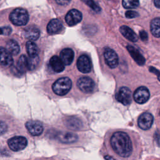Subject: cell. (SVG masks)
<instances>
[{"label": "cell", "mask_w": 160, "mask_h": 160, "mask_svg": "<svg viewBox=\"0 0 160 160\" xmlns=\"http://www.w3.org/2000/svg\"><path fill=\"white\" fill-rule=\"evenodd\" d=\"M8 130V126L7 124L3 122L0 121V136L4 134Z\"/></svg>", "instance_id": "31"}, {"label": "cell", "mask_w": 160, "mask_h": 160, "mask_svg": "<svg viewBox=\"0 0 160 160\" xmlns=\"http://www.w3.org/2000/svg\"><path fill=\"white\" fill-rule=\"evenodd\" d=\"M64 123L66 126L72 130H79L82 127V121L78 118L71 116L66 119Z\"/></svg>", "instance_id": "18"}, {"label": "cell", "mask_w": 160, "mask_h": 160, "mask_svg": "<svg viewBox=\"0 0 160 160\" xmlns=\"http://www.w3.org/2000/svg\"><path fill=\"white\" fill-rule=\"evenodd\" d=\"M108 142L112 152L122 160L130 159L134 154V142L128 131H114L111 134Z\"/></svg>", "instance_id": "1"}, {"label": "cell", "mask_w": 160, "mask_h": 160, "mask_svg": "<svg viewBox=\"0 0 160 160\" xmlns=\"http://www.w3.org/2000/svg\"><path fill=\"white\" fill-rule=\"evenodd\" d=\"M12 29L9 26H5L2 28H0V35H5L8 36L11 34Z\"/></svg>", "instance_id": "29"}, {"label": "cell", "mask_w": 160, "mask_h": 160, "mask_svg": "<svg viewBox=\"0 0 160 160\" xmlns=\"http://www.w3.org/2000/svg\"><path fill=\"white\" fill-rule=\"evenodd\" d=\"M55 1L58 4L62 5V6L68 5L71 1V0H55Z\"/></svg>", "instance_id": "33"}, {"label": "cell", "mask_w": 160, "mask_h": 160, "mask_svg": "<svg viewBox=\"0 0 160 160\" xmlns=\"http://www.w3.org/2000/svg\"><path fill=\"white\" fill-rule=\"evenodd\" d=\"M150 96L148 89L145 86H141L137 88L133 94L134 101L138 104H144L148 101Z\"/></svg>", "instance_id": "7"}, {"label": "cell", "mask_w": 160, "mask_h": 160, "mask_svg": "<svg viewBox=\"0 0 160 160\" xmlns=\"http://www.w3.org/2000/svg\"><path fill=\"white\" fill-rule=\"evenodd\" d=\"M116 99L123 105H129L131 102V90L127 87H121L116 94Z\"/></svg>", "instance_id": "8"}, {"label": "cell", "mask_w": 160, "mask_h": 160, "mask_svg": "<svg viewBox=\"0 0 160 160\" xmlns=\"http://www.w3.org/2000/svg\"><path fill=\"white\" fill-rule=\"evenodd\" d=\"M26 128L28 132L32 136H39L43 132L42 124L36 120H31L26 122Z\"/></svg>", "instance_id": "10"}, {"label": "cell", "mask_w": 160, "mask_h": 160, "mask_svg": "<svg viewBox=\"0 0 160 160\" xmlns=\"http://www.w3.org/2000/svg\"><path fill=\"white\" fill-rule=\"evenodd\" d=\"M74 57V53L71 48H65L60 52V59L64 65H70Z\"/></svg>", "instance_id": "17"}, {"label": "cell", "mask_w": 160, "mask_h": 160, "mask_svg": "<svg viewBox=\"0 0 160 160\" xmlns=\"http://www.w3.org/2000/svg\"><path fill=\"white\" fill-rule=\"evenodd\" d=\"M39 58L38 56L34 58H28V62H29V70L34 69L39 62Z\"/></svg>", "instance_id": "28"}, {"label": "cell", "mask_w": 160, "mask_h": 160, "mask_svg": "<svg viewBox=\"0 0 160 160\" xmlns=\"http://www.w3.org/2000/svg\"><path fill=\"white\" fill-rule=\"evenodd\" d=\"M13 63L12 55L6 48L0 47V65L4 67L11 66Z\"/></svg>", "instance_id": "14"}, {"label": "cell", "mask_w": 160, "mask_h": 160, "mask_svg": "<svg viewBox=\"0 0 160 160\" xmlns=\"http://www.w3.org/2000/svg\"><path fill=\"white\" fill-rule=\"evenodd\" d=\"M26 47L29 58H34L38 56L39 49L36 44L32 41H28L26 42Z\"/></svg>", "instance_id": "24"}, {"label": "cell", "mask_w": 160, "mask_h": 160, "mask_svg": "<svg viewBox=\"0 0 160 160\" xmlns=\"http://www.w3.org/2000/svg\"><path fill=\"white\" fill-rule=\"evenodd\" d=\"M78 88L84 93L92 92L95 88L94 81L89 77H81L77 81Z\"/></svg>", "instance_id": "5"}, {"label": "cell", "mask_w": 160, "mask_h": 160, "mask_svg": "<svg viewBox=\"0 0 160 160\" xmlns=\"http://www.w3.org/2000/svg\"><path fill=\"white\" fill-rule=\"evenodd\" d=\"M82 14L81 12L77 9H71L70 10L65 16V21L68 25L69 26H73L82 20Z\"/></svg>", "instance_id": "11"}, {"label": "cell", "mask_w": 160, "mask_h": 160, "mask_svg": "<svg viewBox=\"0 0 160 160\" xmlns=\"http://www.w3.org/2000/svg\"><path fill=\"white\" fill-rule=\"evenodd\" d=\"M6 49L11 55H17L20 51L18 43L13 39H11L7 42Z\"/></svg>", "instance_id": "23"}, {"label": "cell", "mask_w": 160, "mask_h": 160, "mask_svg": "<svg viewBox=\"0 0 160 160\" xmlns=\"http://www.w3.org/2000/svg\"><path fill=\"white\" fill-rule=\"evenodd\" d=\"M9 20L16 26H24L29 21L28 11L22 8H16L9 14Z\"/></svg>", "instance_id": "3"}, {"label": "cell", "mask_w": 160, "mask_h": 160, "mask_svg": "<svg viewBox=\"0 0 160 160\" xmlns=\"http://www.w3.org/2000/svg\"><path fill=\"white\" fill-rule=\"evenodd\" d=\"M40 35L39 29L35 26H29L24 30V36L26 39L31 41H36Z\"/></svg>", "instance_id": "19"}, {"label": "cell", "mask_w": 160, "mask_h": 160, "mask_svg": "<svg viewBox=\"0 0 160 160\" xmlns=\"http://www.w3.org/2000/svg\"><path fill=\"white\" fill-rule=\"evenodd\" d=\"M85 4H86L89 7H90L93 11L96 12H99L101 11V8L99 6H98L93 0H81Z\"/></svg>", "instance_id": "27"}, {"label": "cell", "mask_w": 160, "mask_h": 160, "mask_svg": "<svg viewBox=\"0 0 160 160\" xmlns=\"http://www.w3.org/2000/svg\"><path fill=\"white\" fill-rule=\"evenodd\" d=\"M153 116L149 112H143L138 118V124L142 130H148L151 128L153 122Z\"/></svg>", "instance_id": "9"}, {"label": "cell", "mask_w": 160, "mask_h": 160, "mask_svg": "<svg viewBox=\"0 0 160 160\" xmlns=\"http://www.w3.org/2000/svg\"><path fill=\"white\" fill-rule=\"evenodd\" d=\"M154 5L156 6L157 8H160V0H154Z\"/></svg>", "instance_id": "34"}, {"label": "cell", "mask_w": 160, "mask_h": 160, "mask_svg": "<svg viewBox=\"0 0 160 160\" xmlns=\"http://www.w3.org/2000/svg\"><path fill=\"white\" fill-rule=\"evenodd\" d=\"M104 159L106 160H116L114 158L110 156H104Z\"/></svg>", "instance_id": "35"}, {"label": "cell", "mask_w": 160, "mask_h": 160, "mask_svg": "<svg viewBox=\"0 0 160 160\" xmlns=\"http://www.w3.org/2000/svg\"><path fill=\"white\" fill-rule=\"evenodd\" d=\"M104 58L106 64L110 68H115L119 63V59L116 52L112 49L106 48L104 51Z\"/></svg>", "instance_id": "6"}, {"label": "cell", "mask_w": 160, "mask_h": 160, "mask_svg": "<svg viewBox=\"0 0 160 160\" xmlns=\"http://www.w3.org/2000/svg\"><path fill=\"white\" fill-rule=\"evenodd\" d=\"M16 70L20 74H22L29 70L28 58L25 55H21L19 58L16 66Z\"/></svg>", "instance_id": "22"}, {"label": "cell", "mask_w": 160, "mask_h": 160, "mask_svg": "<svg viewBox=\"0 0 160 160\" xmlns=\"http://www.w3.org/2000/svg\"><path fill=\"white\" fill-rule=\"evenodd\" d=\"M125 16L127 18L129 19H132V18H135L139 16V14L134 11H127L125 13Z\"/></svg>", "instance_id": "30"}, {"label": "cell", "mask_w": 160, "mask_h": 160, "mask_svg": "<svg viewBox=\"0 0 160 160\" xmlns=\"http://www.w3.org/2000/svg\"><path fill=\"white\" fill-rule=\"evenodd\" d=\"M159 24H160L159 18H156L151 21V24H150L151 32L152 34L157 38L160 37Z\"/></svg>", "instance_id": "25"}, {"label": "cell", "mask_w": 160, "mask_h": 160, "mask_svg": "<svg viewBox=\"0 0 160 160\" xmlns=\"http://www.w3.org/2000/svg\"><path fill=\"white\" fill-rule=\"evenodd\" d=\"M126 48L131 56L138 65L143 66L145 64V58L136 48L131 45H128Z\"/></svg>", "instance_id": "13"}, {"label": "cell", "mask_w": 160, "mask_h": 160, "mask_svg": "<svg viewBox=\"0 0 160 160\" xmlns=\"http://www.w3.org/2000/svg\"><path fill=\"white\" fill-rule=\"evenodd\" d=\"M119 31L122 35L127 39L131 42H136L138 40L136 34L127 26H122L119 28Z\"/></svg>", "instance_id": "20"}, {"label": "cell", "mask_w": 160, "mask_h": 160, "mask_svg": "<svg viewBox=\"0 0 160 160\" xmlns=\"http://www.w3.org/2000/svg\"><path fill=\"white\" fill-rule=\"evenodd\" d=\"M62 29V24L61 22L58 19H51L48 26H47V31L49 34H55L59 33L61 31Z\"/></svg>", "instance_id": "16"}, {"label": "cell", "mask_w": 160, "mask_h": 160, "mask_svg": "<svg viewBox=\"0 0 160 160\" xmlns=\"http://www.w3.org/2000/svg\"><path fill=\"white\" fill-rule=\"evenodd\" d=\"M56 138L63 143H72L78 139V136L72 132H59L56 134Z\"/></svg>", "instance_id": "15"}, {"label": "cell", "mask_w": 160, "mask_h": 160, "mask_svg": "<svg viewBox=\"0 0 160 160\" xmlns=\"http://www.w3.org/2000/svg\"><path fill=\"white\" fill-rule=\"evenodd\" d=\"M77 68L82 73H88L91 71L92 65L89 58L84 54L79 56L77 61Z\"/></svg>", "instance_id": "12"}, {"label": "cell", "mask_w": 160, "mask_h": 160, "mask_svg": "<svg viewBox=\"0 0 160 160\" xmlns=\"http://www.w3.org/2000/svg\"><path fill=\"white\" fill-rule=\"evenodd\" d=\"M72 82L68 77H63L57 79L52 84V89L53 92L58 96L66 94L71 89Z\"/></svg>", "instance_id": "2"}, {"label": "cell", "mask_w": 160, "mask_h": 160, "mask_svg": "<svg viewBox=\"0 0 160 160\" xmlns=\"http://www.w3.org/2000/svg\"><path fill=\"white\" fill-rule=\"evenodd\" d=\"M9 148L13 151H19L24 149L27 144V139L23 136H18L10 138L8 141Z\"/></svg>", "instance_id": "4"}, {"label": "cell", "mask_w": 160, "mask_h": 160, "mask_svg": "<svg viewBox=\"0 0 160 160\" xmlns=\"http://www.w3.org/2000/svg\"><path fill=\"white\" fill-rule=\"evenodd\" d=\"M49 65L56 72H61L64 69V64L57 56H52L49 60Z\"/></svg>", "instance_id": "21"}, {"label": "cell", "mask_w": 160, "mask_h": 160, "mask_svg": "<svg viewBox=\"0 0 160 160\" xmlns=\"http://www.w3.org/2000/svg\"><path fill=\"white\" fill-rule=\"evenodd\" d=\"M139 0H122V4L126 9H134L139 6Z\"/></svg>", "instance_id": "26"}, {"label": "cell", "mask_w": 160, "mask_h": 160, "mask_svg": "<svg viewBox=\"0 0 160 160\" xmlns=\"http://www.w3.org/2000/svg\"><path fill=\"white\" fill-rule=\"evenodd\" d=\"M139 36L141 39L144 42H146L148 39V34L145 31H141L139 32Z\"/></svg>", "instance_id": "32"}]
</instances>
